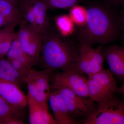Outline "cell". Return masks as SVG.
I'll return each mask as SVG.
<instances>
[{
	"instance_id": "obj_1",
	"label": "cell",
	"mask_w": 124,
	"mask_h": 124,
	"mask_svg": "<svg viewBox=\"0 0 124 124\" xmlns=\"http://www.w3.org/2000/svg\"><path fill=\"white\" fill-rule=\"evenodd\" d=\"M86 10V23L77 33L79 43L103 46L119 38L122 31L121 18L116 9L106 4H95Z\"/></svg>"
},
{
	"instance_id": "obj_2",
	"label": "cell",
	"mask_w": 124,
	"mask_h": 124,
	"mask_svg": "<svg viewBox=\"0 0 124 124\" xmlns=\"http://www.w3.org/2000/svg\"><path fill=\"white\" fill-rule=\"evenodd\" d=\"M41 58L44 69L63 71L71 70L79 55V44L64 40L48 29L42 35Z\"/></svg>"
},
{
	"instance_id": "obj_3",
	"label": "cell",
	"mask_w": 124,
	"mask_h": 124,
	"mask_svg": "<svg viewBox=\"0 0 124 124\" xmlns=\"http://www.w3.org/2000/svg\"><path fill=\"white\" fill-rule=\"evenodd\" d=\"M81 122L84 124H124V101L115 94L97 102L93 112Z\"/></svg>"
},
{
	"instance_id": "obj_4",
	"label": "cell",
	"mask_w": 124,
	"mask_h": 124,
	"mask_svg": "<svg viewBox=\"0 0 124 124\" xmlns=\"http://www.w3.org/2000/svg\"><path fill=\"white\" fill-rule=\"evenodd\" d=\"M88 76L89 98L94 102L102 101L117 93V82L109 69Z\"/></svg>"
},
{
	"instance_id": "obj_5",
	"label": "cell",
	"mask_w": 124,
	"mask_h": 124,
	"mask_svg": "<svg viewBox=\"0 0 124 124\" xmlns=\"http://www.w3.org/2000/svg\"><path fill=\"white\" fill-rule=\"evenodd\" d=\"M103 46L94 48L92 45L79 43V55L71 70L81 74H94L103 69L104 59L102 53Z\"/></svg>"
},
{
	"instance_id": "obj_6",
	"label": "cell",
	"mask_w": 124,
	"mask_h": 124,
	"mask_svg": "<svg viewBox=\"0 0 124 124\" xmlns=\"http://www.w3.org/2000/svg\"><path fill=\"white\" fill-rule=\"evenodd\" d=\"M53 90L59 94L70 115L76 120L84 119L91 115L95 109L96 104L90 98L78 95L64 86H58Z\"/></svg>"
},
{
	"instance_id": "obj_7",
	"label": "cell",
	"mask_w": 124,
	"mask_h": 124,
	"mask_svg": "<svg viewBox=\"0 0 124 124\" xmlns=\"http://www.w3.org/2000/svg\"><path fill=\"white\" fill-rule=\"evenodd\" d=\"M54 72L50 69L37 70L31 68L26 79L28 93L46 107H48V101L51 93V76Z\"/></svg>"
},
{
	"instance_id": "obj_8",
	"label": "cell",
	"mask_w": 124,
	"mask_h": 124,
	"mask_svg": "<svg viewBox=\"0 0 124 124\" xmlns=\"http://www.w3.org/2000/svg\"><path fill=\"white\" fill-rule=\"evenodd\" d=\"M51 82L52 89L64 86L78 95L89 98L88 79L84 74L71 70L54 72L51 76Z\"/></svg>"
},
{
	"instance_id": "obj_9",
	"label": "cell",
	"mask_w": 124,
	"mask_h": 124,
	"mask_svg": "<svg viewBox=\"0 0 124 124\" xmlns=\"http://www.w3.org/2000/svg\"><path fill=\"white\" fill-rule=\"evenodd\" d=\"M17 32L20 46L24 54L34 64L38 62L42 45V35L23 23H19Z\"/></svg>"
},
{
	"instance_id": "obj_10",
	"label": "cell",
	"mask_w": 124,
	"mask_h": 124,
	"mask_svg": "<svg viewBox=\"0 0 124 124\" xmlns=\"http://www.w3.org/2000/svg\"><path fill=\"white\" fill-rule=\"evenodd\" d=\"M102 51L113 76L120 80H124V46L116 45L103 46Z\"/></svg>"
},
{
	"instance_id": "obj_11",
	"label": "cell",
	"mask_w": 124,
	"mask_h": 124,
	"mask_svg": "<svg viewBox=\"0 0 124 124\" xmlns=\"http://www.w3.org/2000/svg\"><path fill=\"white\" fill-rule=\"evenodd\" d=\"M0 96L13 107L23 110L28 104L27 97L15 83L0 79Z\"/></svg>"
},
{
	"instance_id": "obj_12",
	"label": "cell",
	"mask_w": 124,
	"mask_h": 124,
	"mask_svg": "<svg viewBox=\"0 0 124 124\" xmlns=\"http://www.w3.org/2000/svg\"><path fill=\"white\" fill-rule=\"evenodd\" d=\"M29 109V122L31 124H57L53 116L49 113L46 107L36 100L28 93Z\"/></svg>"
},
{
	"instance_id": "obj_13",
	"label": "cell",
	"mask_w": 124,
	"mask_h": 124,
	"mask_svg": "<svg viewBox=\"0 0 124 124\" xmlns=\"http://www.w3.org/2000/svg\"><path fill=\"white\" fill-rule=\"evenodd\" d=\"M48 101L54 117L57 124H76L77 120L70 115L66 104L59 94L53 90L49 96Z\"/></svg>"
},
{
	"instance_id": "obj_14",
	"label": "cell",
	"mask_w": 124,
	"mask_h": 124,
	"mask_svg": "<svg viewBox=\"0 0 124 124\" xmlns=\"http://www.w3.org/2000/svg\"><path fill=\"white\" fill-rule=\"evenodd\" d=\"M21 19L17 6L5 0H0V28L9 24H19Z\"/></svg>"
},
{
	"instance_id": "obj_15",
	"label": "cell",
	"mask_w": 124,
	"mask_h": 124,
	"mask_svg": "<svg viewBox=\"0 0 124 124\" xmlns=\"http://www.w3.org/2000/svg\"><path fill=\"white\" fill-rule=\"evenodd\" d=\"M31 1L35 14L37 31L42 35L48 29V8L40 0H31Z\"/></svg>"
},
{
	"instance_id": "obj_16",
	"label": "cell",
	"mask_w": 124,
	"mask_h": 124,
	"mask_svg": "<svg viewBox=\"0 0 124 124\" xmlns=\"http://www.w3.org/2000/svg\"><path fill=\"white\" fill-rule=\"evenodd\" d=\"M0 79L21 85L26 83L23 77L5 57L0 58Z\"/></svg>"
},
{
	"instance_id": "obj_17",
	"label": "cell",
	"mask_w": 124,
	"mask_h": 124,
	"mask_svg": "<svg viewBox=\"0 0 124 124\" xmlns=\"http://www.w3.org/2000/svg\"><path fill=\"white\" fill-rule=\"evenodd\" d=\"M16 6L21 16L19 23L25 24L32 30L37 32L35 14L31 0H20Z\"/></svg>"
},
{
	"instance_id": "obj_18",
	"label": "cell",
	"mask_w": 124,
	"mask_h": 124,
	"mask_svg": "<svg viewBox=\"0 0 124 124\" xmlns=\"http://www.w3.org/2000/svg\"><path fill=\"white\" fill-rule=\"evenodd\" d=\"M22 110L13 107L0 96V124H8L12 118H22Z\"/></svg>"
},
{
	"instance_id": "obj_19",
	"label": "cell",
	"mask_w": 124,
	"mask_h": 124,
	"mask_svg": "<svg viewBox=\"0 0 124 124\" xmlns=\"http://www.w3.org/2000/svg\"><path fill=\"white\" fill-rule=\"evenodd\" d=\"M55 22L58 29L63 36L70 35L74 31L75 23L69 15L59 16L56 18Z\"/></svg>"
},
{
	"instance_id": "obj_20",
	"label": "cell",
	"mask_w": 124,
	"mask_h": 124,
	"mask_svg": "<svg viewBox=\"0 0 124 124\" xmlns=\"http://www.w3.org/2000/svg\"><path fill=\"white\" fill-rule=\"evenodd\" d=\"M70 8L69 16L74 23L80 27L84 26L86 21V8L77 4Z\"/></svg>"
},
{
	"instance_id": "obj_21",
	"label": "cell",
	"mask_w": 124,
	"mask_h": 124,
	"mask_svg": "<svg viewBox=\"0 0 124 124\" xmlns=\"http://www.w3.org/2000/svg\"><path fill=\"white\" fill-rule=\"evenodd\" d=\"M46 5L48 9H66L77 4L80 0H40Z\"/></svg>"
},
{
	"instance_id": "obj_22",
	"label": "cell",
	"mask_w": 124,
	"mask_h": 124,
	"mask_svg": "<svg viewBox=\"0 0 124 124\" xmlns=\"http://www.w3.org/2000/svg\"><path fill=\"white\" fill-rule=\"evenodd\" d=\"M15 33L14 32L10 34L0 42V58L6 56L13 40Z\"/></svg>"
},
{
	"instance_id": "obj_23",
	"label": "cell",
	"mask_w": 124,
	"mask_h": 124,
	"mask_svg": "<svg viewBox=\"0 0 124 124\" xmlns=\"http://www.w3.org/2000/svg\"><path fill=\"white\" fill-rule=\"evenodd\" d=\"M17 24H13L6 25L0 29V42L10 34L14 32V29Z\"/></svg>"
},
{
	"instance_id": "obj_24",
	"label": "cell",
	"mask_w": 124,
	"mask_h": 124,
	"mask_svg": "<svg viewBox=\"0 0 124 124\" xmlns=\"http://www.w3.org/2000/svg\"><path fill=\"white\" fill-rule=\"evenodd\" d=\"M107 4L115 9H117L124 4V0H106Z\"/></svg>"
},
{
	"instance_id": "obj_25",
	"label": "cell",
	"mask_w": 124,
	"mask_h": 124,
	"mask_svg": "<svg viewBox=\"0 0 124 124\" xmlns=\"http://www.w3.org/2000/svg\"><path fill=\"white\" fill-rule=\"evenodd\" d=\"M122 10L121 15V29L122 32V37L124 40V4L122 6Z\"/></svg>"
},
{
	"instance_id": "obj_26",
	"label": "cell",
	"mask_w": 124,
	"mask_h": 124,
	"mask_svg": "<svg viewBox=\"0 0 124 124\" xmlns=\"http://www.w3.org/2000/svg\"><path fill=\"white\" fill-rule=\"evenodd\" d=\"M117 93L121 94L124 98V82L121 86L118 88Z\"/></svg>"
},
{
	"instance_id": "obj_27",
	"label": "cell",
	"mask_w": 124,
	"mask_h": 124,
	"mask_svg": "<svg viewBox=\"0 0 124 124\" xmlns=\"http://www.w3.org/2000/svg\"><path fill=\"white\" fill-rule=\"evenodd\" d=\"M5 0L12 2V3H13V4H15L16 5H17V4L18 2L20 0Z\"/></svg>"
}]
</instances>
